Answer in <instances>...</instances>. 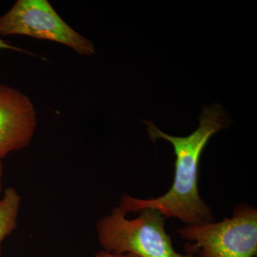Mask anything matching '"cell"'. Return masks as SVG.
<instances>
[{"label":"cell","mask_w":257,"mask_h":257,"mask_svg":"<svg viewBox=\"0 0 257 257\" xmlns=\"http://www.w3.org/2000/svg\"><path fill=\"white\" fill-rule=\"evenodd\" d=\"M21 197L14 188L7 189L0 199V255L2 243L18 227Z\"/></svg>","instance_id":"8992f818"},{"label":"cell","mask_w":257,"mask_h":257,"mask_svg":"<svg viewBox=\"0 0 257 257\" xmlns=\"http://www.w3.org/2000/svg\"><path fill=\"white\" fill-rule=\"evenodd\" d=\"M140 211L138 217L128 219L116 207L101 218L96 229L101 250L141 257H192L175 251L165 230V217L160 211L150 208Z\"/></svg>","instance_id":"7a4b0ae2"},{"label":"cell","mask_w":257,"mask_h":257,"mask_svg":"<svg viewBox=\"0 0 257 257\" xmlns=\"http://www.w3.org/2000/svg\"><path fill=\"white\" fill-rule=\"evenodd\" d=\"M37 125V111L26 94L0 84V160L31 143Z\"/></svg>","instance_id":"5b68a950"},{"label":"cell","mask_w":257,"mask_h":257,"mask_svg":"<svg viewBox=\"0 0 257 257\" xmlns=\"http://www.w3.org/2000/svg\"><path fill=\"white\" fill-rule=\"evenodd\" d=\"M3 165L2 160H0V195H1L2 189H3ZM2 197H0L1 199Z\"/></svg>","instance_id":"9c48e42d"},{"label":"cell","mask_w":257,"mask_h":257,"mask_svg":"<svg viewBox=\"0 0 257 257\" xmlns=\"http://www.w3.org/2000/svg\"><path fill=\"white\" fill-rule=\"evenodd\" d=\"M11 35L57 42L81 55L95 52L94 44L69 26L47 0H18L0 17V37Z\"/></svg>","instance_id":"277c9868"},{"label":"cell","mask_w":257,"mask_h":257,"mask_svg":"<svg viewBox=\"0 0 257 257\" xmlns=\"http://www.w3.org/2000/svg\"><path fill=\"white\" fill-rule=\"evenodd\" d=\"M187 241L192 257H255L257 254V211L248 206L235 209L232 217L219 222L189 225L178 231Z\"/></svg>","instance_id":"3957f363"},{"label":"cell","mask_w":257,"mask_h":257,"mask_svg":"<svg viewBox=\"0 0 257 257\" xmlns=\"http://www.w3.org/2000/svg\"><path fill=\"white\" fill-rule=\"evenodd\" d=\"M199 119V127L185 138L171 136L161 131L152 121L144 120L152 141L163 139L173 147L175 179L170 190L162 197L150 199L127 195L121 197L119 207L125 214L150 208L160 211L165 218L178 219L187 226L213 221L210 208L199 196V162L210 139L227 127L229 121L221 106L216 104L204 106Z\"/></svg>","instance_id":"6da1fadb"},{"label":"cell","mask_w":257,"mask_h":257,"mask_svg":"<svg viewBox=\"0 0 257 257\" xmlns=\"http://www.w3.org/2000/svg\"><path fill=\"white\" fill-rule=\"evenodd\" d=\"M1 50L16 51V52H23V53L26 52V50L12 45L10 42H7L3 37H0V51Z\"/></svg>","instance_id":"ba28073f"},{"label":"cell","mask_w":257,"mask_h":257,"mask_svg":"<svg viewBox=\"0 0 257 257\" xmlns=\"http://www.w3.org/2000/svg\"><path fill=\"white\" fill-rule=\"evenodd\" d=\"M94 257H141L138 255L135 254L133 253H113L106 252V251H98L96 253Z\"/></svg>","instance_id":"52a82bcc"}]
</instances>
